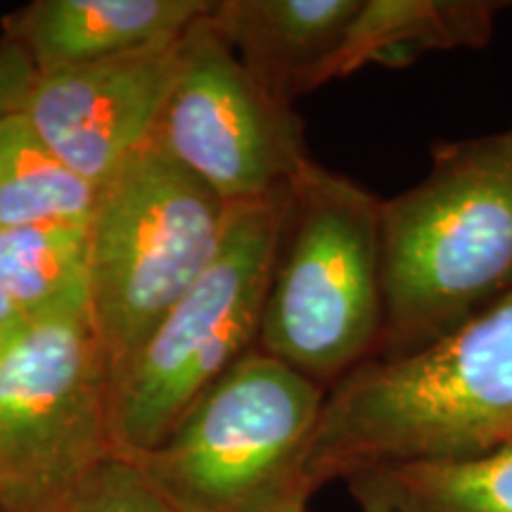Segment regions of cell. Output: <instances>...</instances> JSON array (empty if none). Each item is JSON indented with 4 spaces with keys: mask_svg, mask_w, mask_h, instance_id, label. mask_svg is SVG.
I'll use <instances>...</instances> for the list:
<instances>
[{
    "mask_svg": "<svg viewBox=\"0 0 512 512\" xmlns=\"http://www.w3.org/2000/svg\"><path fill=\"white\" fill-rule=\"evenodd\" d=\"M512 441V292L411 354L370 358L325 389L304 489L377 465L451 460Z\"/></svg>",
    "mask_w": 512,
    "mask_h": 512,
    "instance_id": "6da1fadb",
    "label": "cell"
},
{
    "mask_svg": "<svg viewBox=\"0 0 512 512\" xmlns=\"http://www.w3.org/2000/svg\"><path fill=\"white\" fill-rule=\"evenodd\" d=\"M384 328L375 358L411 354L512 292V126L434 150L382 200Z\"/></svg>",
    "mask_w": 512,
    "mask_h": 512,
    "instance_id": "7a4b0ae2",
    "label": "cell"
},
{
    "mask_svg": "<svg viewBox=\"0 0 512 512\" xmlns=\"http://www.w3.org/2000/svg\"><path fill=\"white\" fill-rule=\"evenodd\" d=\"M380 207L313 159L287 192L256 349L325 389L380 349Z\"/></svg>",
    "mask_w": 512,
    "mask_h": 512,
    "instance_id": "3957f363",
    "label": "cell"
},
{
    "mask_svg": "<svg viewBox=\"0 0 512 512\" xmlns=\"http://www.w3.org/2000/svg\"><path fill=\"white\" fill-rule=\"evenodd\" d=\"M325 387L252 349L131 460L171 512H271L309 498L304 460Z\"/></svg>",
    "mask_w": 512,
    "mask_h": 512,
    "instance_id": "277c9868",
    "label": "cell"
},
{
    "mask_svg": "<svg viewBox=\"0 0 512 512\" xmlns=\"http://www.w3.org/2000/svg\"><path fill=\"white\" fill-rule=\"evenodd\" d=\"M287 192L230 204L214 261L110 380L117 458L155 448L197 396L256 349Z\"/></svg>",
    "mask_w": 512,
    "mask_h": 512,
    "instance_id": "5b68a950",
    "label": "cell"
},
{
    "mask_svg": "<svg viewBox=\"0 0 512 512\" xmlns=\"http://www.w3.org/2000/svg\"><path fill=\"white\" fill-rule=\"evenodd\" d=\"M228 209L155 143L100 185L88 221L91 320L110 380L214 261Z\"/></svg>",
    "mask_w": 512,
    "mask_h": 512,
    "instance_id": "8992f818",
    "label": "cell"
},
{
    "mask_svg": "<svg viewBox=\"0 0 512 512\" xmlns=\"http://www.w3.org/2000/svg\"><path fill=\"white\" fill-rule=\"evenodd\" d=\"M110 456V366L91 316L34 323L0 361V512H57Z\"/></svg>",
    "mask_w": 512,
    "mask_h": 512,
    "instance_id": "52a82bcc",
    "label": "cell"
},
{
    "mask_svg": "<svg viewBox=\"0 0 512 512\" xmlns=\"http://www.w3.org/2000/svg\"><path fill=\"white\" fill-rule=\"evenodd\" d=\"M152 143L226 204L280 195L311 162L302 117L254 79L209 15L183 36Z\"/></svg>",
    "mask_w": 512,
    "mask_h": 512,
    "instance_id": "ba28073f",
    "label": "cell"
},
{
    "mask_svg": "<svg viewBox=\"0 0 512 512\" xmlns=\"http://www.w3.org/2000/svg\"><path fill=\"white\" fill-rule=\"evenodd\" d=\"M181 41L36 74L22 105L24 117L69 169L100 188L128 157L152 143Z\"/></svg>",
    "mask_w": 512,
    "mask_h": 512,
    "instance_id": "9c48e42d",
    "label": "cell"
},
{
    "mask_svg": "<svg viewBox=\"0 0 512 512\" xmlns=\"http://www.w3.org/2000/svg\"><path fill=\"white\" fill-rule=\"evenodd\" d=\"M363 0H219L211 24L275 100H294L354 74Z\"/></svg>",
    "mask_w": 512,
    "mask_h": 512,
    "instance_id": "30bf717a",
    "label": "cell"
},
{
    "mask_svg": "<svg viewBox=\"0 0 512 512\" xmlns=\"http://www.w3.org/2000/svg\"><path fill=\"white\" fill-rule=\"evenodd\" d=\"M211 0H34L3 17L36 74L171 46L209 15Z\"/></svg>",
    "mask_w": 512,
    "mask_h": 512,
    "instance_id": "8fae6325",
    "label": "cell"
},
{
    "mask_svg": "<svg viewBox=\"0 0 512 512\" xmlns=\"http://www.w3.org/2000/svg\"><path fill=\"white\" fill-rule=\"evenodd\" d=\"M344 482L358 512H512V441L470 458L368 467Z\"/></svg>",
    "mask_w": 512,
    "mask_h": 512,
    "instance_id": "7c38bea8",
    "label": "cell"
},
{
    "mask_svg": "<svg viewBox=\"0 0 512 512\" xmlns=\"http://www.w3.org/2000/svg\"><path fill=\"white\" fill-rule=\"evenodd\" d=\"M508 8L501 0H363L354 72L368 64L406 67L427 53L489 46Z\"/></svg>",
    "mask_w": 512,
    "mask_h": 512,
    "instance_id": "4fadbf2b",
    "label": "cell"
},
{
    "mask_svg": "<svg viewBox=\"0 0 512 512\" xmlns=\"http://www.w3.org/2000/svg\"><path fill=\"white\" fill-rule=\"evenodd\" d=\"M0 287L31 323L91 316L88 226L38 223L0 230Z\"/></svg>",
    "mask_w": 512,
    "mask_h": 512,
    "instance_id": "5bb4252c",
    "label": "cell"
},
{
    "mask_svg": "<svg viewBox=\"0 0 512 512\" xmlns=\"http://www.w3.org/2000/svg\"><path fill=\"white\" fill-rule=\"evenodd\" d=\"M98 185L69 169L22 110L0 119V230L38 223L88 226Z\"/></svg>",
    "mask_w": 512,
    "mask_h": 512,
    "instance_id": "9a60e30c",
    "label": "cell"
},
{
    "mask_svg": "<svg viewBox=\"0 0 512 512\" xmlns=\"http://www.w3.org/2000/svg\"><path fill=\"white\" fill-rule=\"evenodd\" d=\"M57 512H171L131 460L100 463Z\"/></svg>",
    "mask_w": 512,
    "mask_h": 512,
    "instance_id": "2e32d148",
    "label": "cell"
},
{
    "mask_svg": "<svg viewBox=\"0 0 512 512\" xmlns=\"http://www.w3.org/2000/svg\"><path fill=\"white\" fill-rule=\"evenodd\" d=\"M34 64L10 38H0V119L22 110L34 86Z\"/></svg>",
    "mask_w": 512,
    "mask_h": 512,
    "instance_id": "e0dca14e",
    "label": "cell"
},
{
    "mask_svg": "<svg viewBox=\"0 0 512 512\" xmlns=\"http://www.w3.org/2000/svg\"><path fill=\"white\" fill-rule=\"evenodd\" d=\"M31 325L34 323L27 318V313L19 309L0 287V361L22 342Z\"/></svg>",
    "mask_w": 512,
    "mask_h": 512,
    "instance_id": "ac0fdd59",
    "label": "cell"
},
{
    "mask_svg": "<svg viewBox=\"0 0 512 512\" xmlns=\"http://www.w3.org/2000/svg\"><path fill=\"white\" fill-rule=\"evenodd\" d=\"M306 503H309V498H292V501H287L283 505H278V508L271 510V512H306Z\"/></svg>",
    "mask_w": 512,
    "mask_h": 512,
    "instance_id": "d6986e66",
    "label": "cell"
}]
</instances>
